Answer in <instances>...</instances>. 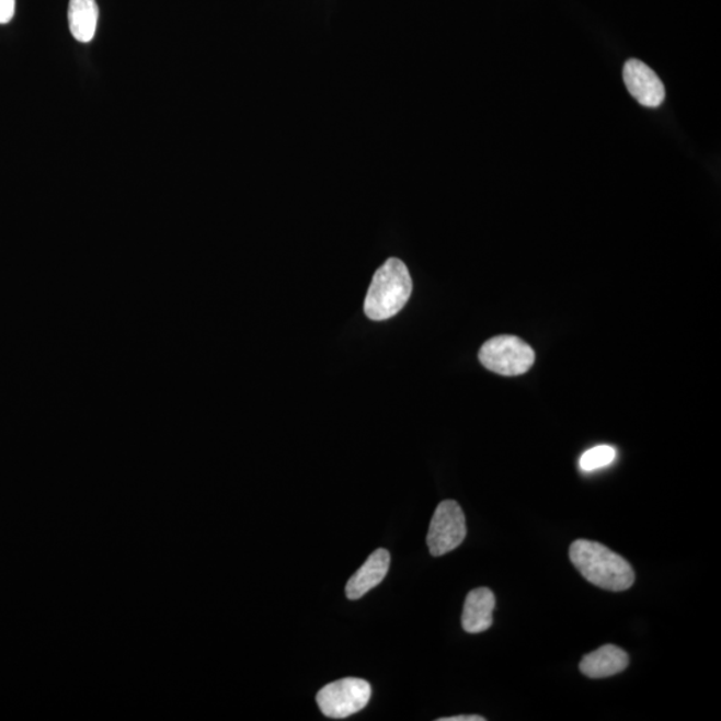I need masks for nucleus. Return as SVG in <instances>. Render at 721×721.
<instances>
[{"instance_id": "1", "label": "nucleus", "mask_w": 721, "mask_h": 721, "mask_svg": "<svg viewBox=\"0 0 721 721\" xmlns=\"http://www.w3.org/2000/svg\"><path fill=\"white\" fill-rule=\"evenodd\" d=\"M570 558L586 582L598 588L621 592L631 588L634 583L631 564L600 542L574 541L570 549Z\"/></svg>"}, {"instance_id": "2", "label": "nucleus", "mask_w": 721, "mask_h": 721, "mask_svg": "<svg viewBox=\"0 0 721 721\" xmlns=\"http://www.w3.org/2000/svg\"><path fill=\"white\" fill-rule=\"evenodd\" d=\"M411 273L402 261L390 259L378 268L366 295L365 314L373 321H385L399 314L411 298Z\"/></svg>"}, {"instance_id": "3", "label": "nucleus", "mask_w": 721, "mask_h": 721, "mask_svg": "<svg viewBox=\"0 0 721 721\" xmlns=\"http://www.w3.org/2000/svg\"><path fill=\"white\" fill-rule=\"evenodd\" d=\"M479 358L488 370L501 376H520L535 364V351L515 335H499L482 345Z\"/></svg>"}, {"instance_id": "4", "label": "nucleus", "mask_w": 721, "mask_h": 721, "mask_svg": "<svg viewBox=\"0 0 721 721\" xmlns=\"http://www.w3.org/2000/svg\"><path fill=\"white\" fill-rule=\"evenodd\" d=\"M371 698V687L368 682L346 677L328 684L317 694V705L325 717L345 719L363 711Z\"/></svg>"}, {"instance_id": "5", "label": "nucleus", "mask_w": 721, "mask_h": 721, "mask_svg": "<svg viewBox=\"0 0 721 721\" xmlns=\"http://www.w3.org/2000/svg\"><path fill=\"white\" fill-rule=\"evenodd\" d=\"M467 537L466 515L454 500L439 503L433 515L426 542L435 558L444 556L460 547Z\"/></svg>"}, {"instance_id": "6", "label": "nucleus", "mask_w": 721, "mask_h": 721, "mask_svg": "<svg viewBox=\"0 0 721 721\" xmlns=\"http://www.w3.org/2000/svg\"><path fill=\"white\" fill-rule=\"evenodd\" d=\"M625 83L641 106L659 107L665 100V88L655 71L639 59H629L622 70Z\"/></svg>"}, {"instance_id": "7", "label": "nucleus", "mask_w": 721, "mask_h": 721, "mask_svg": "<svg viewBox=\"0 0 721 721\" xmlns=\"http://www.w3.org/2000/svg\"><path fill=\"white\" fill-rule=\"evenodd\" d=\"M389 565L390 553L387 549L380 548L373 552L368 560L365 561V564L347 582L345 588L347 598L358 600V598L368 594L369 591L376 588L387 577Z\"/></svg>"}, {"instance_id": "8", "label": "nucleus", "mask_w": 721, "mask_h": 721, "mask_svg": "<svg viewBox=\"0 0 721 721\" xmlns=\"http://www.w3.org/2000/svg\"><path fill=\"white\" fill-rule=\"evenodd\" d=\"M496 598L485 586L470 591L462 610V628L468 633H481L493 626Z\"/></svg>"}, {"instance_id": "9", "label": "nucleus", "mask_w": 721, "mask_h": 721, "mask_svg": "<svg viewBox=\"0 0 721 721\" xmlns=\"http://www.w3.org/2000/svg\"><path fill=\"white\" fill-rule=\"evenodd\" d=\"M628 664L627 652L619 646L608 644L585 655L580 663V671L591 679H604L626 671Z\"/></svg>"}, {"instance_id": "10", "label": "nucleus", "mask_w": 721, "mask_h": 721, "mask_svg": "<svg viewBox=\"0 0 721 721\" xmlns=\"http://www.w3.org/2000/svg\"><path fill=\"white\" fill-rule=\"evenodd\" d=\"M100 10L95 0H70L69 24L72 36L78 42L89 43L93 41Z\"/></svg>"}, {"instance_id": "11", "label": "nucleus", "mask_w": 721, "mask_h": 721, "mask_svg": "<svg viewBox=\"0 0 721 721\" xmlns=\"http://www.w3.org/2000/svg\"><path fill=\"white\" fill-rule=\"evenodd\" d=\"M617 451L614 446L598 445L595 448L586 450L580 458L579 466L583 472H594V470L610 466L615 461Z\"/></svg>"}, {"instance_id": "12", "label": "nucleus", "mask_w": 721, "mask_h": 721, "mask_svg": "<svg viewBox=\"0 0 721 721\" xmlns=\"http://www.w3.org/2000/svg\"><path fill=\"white\" fill-rule=\"evenodd\" d=\"M15 14V0H0V24L9 23Z\"/></svg>"}, {"instance_id": "13", "label": "nucleus", "mask_w": 721, "mask_h": 721, "mask_svg": "<svg viewBox=\"0 0 721 721\" xmlns=\"http://www.w3.org/2000/svg\"><path fill=\"white\" fill-rule=\"evenodd\" d=\"M438 721H485V718L479 717V714H461V717L443 718Z\"/></svg>"}]
</instances>
